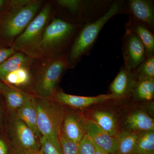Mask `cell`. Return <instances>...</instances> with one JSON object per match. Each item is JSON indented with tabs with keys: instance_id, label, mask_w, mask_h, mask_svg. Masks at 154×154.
<instances>
[{
	"instance_id": "cb8c5ba5",
	"label": "cell",
	"mask_w": 154,
	"mask_h": 154,
	"mask_svg": "<svg viewBox=\"0 0 154 154\" xmlns=\"http://www.w3.org/2000/svg\"><path fill=\"white\" fill-rule=\"evenodd\" d=\"M134 72L137 79H154V55L146 58Z\"/></svg>"
},
{
	"instance_id": "3957f363",
	"label": "cell",
	"mask_w": 154,
	"mask_h": 154,
	"mask_svg": "<svg viewBox=\"0 0 154 154\" xmlns=\"http://www.w3.org/2000/svg\"><path fill=\"white\" fill-rule=\"evenodd\" d=\"M48 4L43 7L24 31L16 38L13 48L19 50L30 58L41 53L40 45L45 25L50 14Z\"/></svg>"
},
{
	"instance_id": "277c9868",
	"label": "cell",
	"mask_w": 154,
	"mask_h": 154,
	"mask_svg": "<svg viewBox=\"0 0 154 154\" xmlns=\"http://www.w3.org/2000/svg\"><path fill=\"white\" fill-rule=\"evenodd\" d=\"M68 56L62 55L48 62L41 69L35 91L38 98L48 99L55 94L63 73L68 66Z\"/></svg>"
},
{
	"instance_id": "7c38bea8",
	"label": "cell",
	"mask_w": 154,
	"mask_h": 154,
	"mask_svg": "<svg viewBox=\"0 0 154 154\" xmlns=\"http://www.w3.org/2000/svg\"><path fill=\"white\" fill-rule=\"evenodd\" d=\"M137 80L134 69H128L123 64L110 84L111 94L120 99L125 97L131 93Z\"/></svg>"
},
{
	"instance_id": "9c48e42d",
	"label": "cell",
	"mask_w": 154,
	"mask_h": 154,
	"mask_svg": "<svg viewBox=\"0 0 154 154\" xmlns=\"http://www.w3.org/2000/svg\"><path fill=\"white\" fill-rule=\"evenodd\" d=\"M87 131L88 120L75 111H65L61 133L66 138L79 143Z\"/></svg>"
},
{
	"instance_id": "9a60e30c",
	"label": "cell",
	"mask_w": 154,
	"mask_h": 154,
	"mask_svg": "<svg viewBox=\"0 0 154 154\" xmlns=\"http://www.w3.org/2000/svg\"><path fill=\"white\" fill-rule=\"evenodd\" d=\"M17 111V116L34 133L38 139L42 137L37 127V114L34 98L28 96L26 101Z\"/></svg>"
},
{
	"instance_id": "d6a6232c",
	"label": "cell",
	"mask_w": 154,
	"mask_h": 154,
	"mask_svg": "<svg viewBox=\"0 0 154 154\" xmlns=\"http://www.w3.org/2000/svg\"><path fill=\"white\" fill-rule=\"evenodd\" d=\"M30 154H43L40 150H38V151L33 152L31 153Z\"/></svg>"
},
{
	"instance_id": "f1b7e54d",
	"label": "cell",
	"mask_w": 154,
	"mask_h": 154,
	"mask_svg": "<svg viewBox=\"0 0 154 154\" xmlns=\"http://www.w3.org/2000/svg\"><path fill=\"white\" fill-rule=\"evenodd\" d=\"M8 150L5 143L0 139V154H8Z\"/></svg>"
},
{
	"instance_id": "ba28073f",
	"label": "cell",
	"mask_w": 154,
	"mask_h": 154,
	"mask_svg": "<svg viewBox=\"0 0 154 154\" xmlns=\"http://www.w3.org/2000/svg\"><path fill=\"white\" fill-rule=\"evenodd\" d=\"M122 52L124 65L131 69H134L146 58L144 46L137 36L126 30L122 37Z\"/></svg>"
},
{
	"instance_id": "d4e9b609",
	"label": "cell",
	"mask_w": 154,
	"mask_h": 154,
	"mask_svg": "<svg viewBox=\"0 0 154 154\" xmlns=\"http://www.w3.org/2000/svg\"><path fill=\"white\" fill-rule=\"evenodd\" d=\"M40 151L43 154H63L62 149L57 147L42 136L39 140Z\"/></svg>"
},
{
	"instance_id": "2e32d148",
	"label": "cell",
	"mask_w": 154,
	"mask_h": 154,
	"mask_svg": "<svg viewBox=\"0 0 154 154\" xmlns=\"http://www.w3.org/2000/svg\"><path fill=\"white\" fill-rule=\"evenodd\" d=\"M125 125L131 131H146L154 130V121L147 113L137 110L127 117Z\"/></svg>"
},
{
	"instance_id": "8fae6325",
	"label": "cell",
	"mask_w": 154,
	"mask_h": 154,
	"mask_svg": "<svg viewBox=\"0 0 154 154\" xmlns=\"http://www.w3.org/2000/svg\"><path fill=\"white\" fill-rule=\"evenodd\" d=\"M128 15L154 32V2L150 0H129L127 3Z\"/></svg>"
},
{
	"instance_id": "7402d4cb",
	"label": "cell",
	"mask_w": 154,
	"mask_h": 154,
	"mask_svg": "<svg viewBox=\"0 0 154 154\" xmlns=\"http://www.w3.org/2000/svg\"><path fill=\"white\" fill-rule=\"evenodd\" d=\"M2 94L5 98L7 106L12 110H17L22 107L29 96L7 85Z\"/></svg>"
},
{
	"instance_id": "484cf974",
	"label": "cell",
	"mask_w": 154,
	"mask_h": 154,
	"mask_svg": "<svg viewBox=\"0 0 154 154\" xmlns=\"http://www.w3.org/2000/svg\"><path fill=\"white\" fill-rule=\"evenodd\" d=\"M60 141L63 154H79V143L68 140L60 133Z\"/></svg>"
},
{
	"instance_id": "30bf717a",
	"label": "cell",
	"mask_w": 154,
	"mask_h": 154,
	"mask_svg": "<svg viewBox=\"0 0 154 154\" xmlns=\"http://www.w3.org/2000/svg\"><path fill=\"white\" fill-rule=\"evenodd\" d=\"M53 97L54 101L61 105H67L77 109L85 108L109 100L120 99L111 94H102L96 96H82L70 95L62 91L55 92Z\"/></svg>"
},
{
	"instance_id": "f546056e",
	"label": "cell",
	"mask_w": 154,
	"mask_h": 154,
	"mask_svg": "<svg viewBox=\"0 0 154 154\" xmlns=\"http://www.w3.org/2000/svg\"><path fill=\"white\" fill-rule=\"evenodd\" d=\"M93 143H94V146H95V154H109L104 151L102 149L100 148L98 146H96L94 142Z\"/></svg>"
},
{
	"instance_id": "44dd1931",
	"label": "cell",
	"mask_w": 154,
	"mask_h": 154,
	"mask_svg": "<svg viewBox=\"0 0 154 154\" xmlns=\"http://www.w3.org/2000/svg\"><path fill=\"white\" fill-rule=\"evenodd\" d=\"M29 67L19 68L7 75L3 82L10 85L23 87L28 85L31 80V74Z\"/></svg>"
},
{
	"instance_id": "4316f807",
	"label": "cell",
	"mask_w": 154,
	"mask_h": 154,
	"mask_svg": "<svg viewBox=\"0 0 154 154\" xmlns=\"http://www.w3.org/2000/svg\"><path fill=\"white\" fill-rule=\"evenodd\" d=\"M79 154H95V146L93 141L86 134L79 143Z\"/></svg>"
},
{
	"instance_id": "6da1fadb",
	"label": "cell",
	"mask_w": 154,
	"mask_h": 154,
	"mask_svg": "<svg viewBox=\"0 0 154 154\" xmlns=\"http://www.w3.org/2000/svg\"><path fill=\"white\" fill-rule=\"evenodd\" d=\"M123 13L128 14L127 4L123 1H116L103 14L84 24L70 50L68 67H73L84 56L88 55L105 24L114 16Z\"/></svg>"
},
{
	"instance_id": "4dcf8cb0",
	"label": "cell",
	"mask_w": 154,
	"mask_h": 154,
	"mask_svg": "<svg viewBox=\"0 0 154 154\" xmlns=\"http://www.w3.org/2000/svg\"><path fill=\"white\" fill-rule=\"evenodd\" d=\"M6 86H7L6 85H5V84H3V83L0 82V93H2V94L4 89L6 88Z\"/></svg>"
},
{
	"instance_id": "52a82bcc",
	"label": "cell",
	"mask_w": 154,
	"mask_h": 154,
	"mask_svg": "<svg viewBox=\"0 0 154 154\" xmlns=\"http://www.w3.org/2000/svg\"><path fill=\"white\" fill-rule=\"evenodd\" d=\"M10 132L12 143L19 154H30L39 150L38 138L17 116L12 121Z\"/></svg>"
},
{
	"instance_id": "ffe728a7",
	"label": "cell",
	"mask_w": 154,
	"mask_h": 154,
	"mask_svg": "<svg viewBox=\"0 0 154 154\" xmlns=\"http://www.w3.org/2000/svg\"><path fill=\"white\" fill-rule=\"evenodd\" d=\"M131 93L137 99L151 101L154 96V79H137Z\"/></svg>"
},
{
	"instance_id": "603a6c76",
	"label": "cell",
	"mask_w": 154,
	"mask_h": 154,
	"mask_svg": "<svg viewBox=\"0 0 154 154\" xmlns=\"http://www.w3.org/2000/svg\"><path fill=\"white\" fill-rule=\"evenodd\" d=\"M154 131L140 133L134 154H154Z\"/></svg>"
},
{
	"instance_id": "ac0fdd59",
	"label": "cell",
	"mask_w": 154,
	"mask_h": 154,
	"mask_svg": "<svg viewBox=\"0 0 154 154\" xmlns=\"http://www.w3.org/2000/svg\"><path fill=\"white\" fill-rule=\"evenodd\" d=\"M92 117L91 120L111 136L115 137L118 134L117 121L112 113L105 110H96Z\"/></svg>"
},
{
	"instance_id": "d6986e66",
	"label": "cell",
	"mask_w": 154,
	"mask_h": 154,
	"mask_svg": "<svg viewBox=\"0 0 154 154\" xmlns=\"http://www.w3.org/2000/svg\"><path fill=\"white\" fill-rule=\"evenodd\" d=\"M139 134L132 131H124L115 137L117 145L116 154H134Z\"/></svg>"
},
{
	"instance_id": "4fadbf2b",
	"label": "cell",
	"mask_w": 154,
	"mask_h": 154,
	"mask_svg": "<svg viewBox=\"0 0 154 154\" xmlns=\"http://www.w3.org/2000/svg\"><path fill=\"white\" fill-rule=\"evenodd\" d=\"M87 134L96 146L109 154H116L117 145L115 137L101 129L93 120H88Z\"/></svg>"
},
{
	"instance_id": "e0dca14e",
	"label": "cell",
	"mask_w": 154,
	"mask_h": 154,
	"mask_svg": "<svg viewBox=\"0 0 154 154\" xmlns=\"http://www.w3.org/2000/svg\"><path fill=\"white\" fill-rule=\"evenodd\" d=\"M31 63V58L22 52L16 53L0 64V79L4 81L11 72L22 67H29Z\"/></svg>"
},
{
	"instance_id": "5b68a950",
	"label": "cell",
	"mask_w": 154,
	"mask_h": 154,
	"mask_svg": "<svg viewBox=\"0 0 154 154\" xmlns=\"http://www.w3.org/2000/svg\"><path fill=\"white\" fill-rule=\"evenodd\" d=\"M41 4V1H30L22 7H11V13L3 24L5 35L12 39L21 34L35 18Z\"/></svg>"
},
{
	"instance_id": "1f68e13d",
	"label": "cell",
	"mask_w": 154,
	"mask_h": 154,
	"mask_svg": "<svg viewBox=\"0 0 154 154\" xmlns=\"http://www.w3.org/2000/svg\"><path fill=\"white\" fill-rule=\"evenodd\" d=\"M6 1H3V0H0V9L2 8L4 6L5 4Z\"/></svg>"
},
{
	"instance_id": "83f0119b",
	"label": "cell",
	"mask_w": 154,
	"mask_h": 154,
	"mask_svg": "<svg viewBox=\"0 0 154 154\" xmlns=\"http://www.w3.org/2000/svg\"><path fill=\"white\" fill-rule=\"evenodd\" d=\"M14 48H0V64L15 53Z\"/></svg>"
},
{
	"instance_id": "836d02e7",
	"label": "cell",
	"mask_w": 154,
	"mask_h": 154,
	"mask_svg": "<svg viewBox=\"0 0 154 154\" xmlns=\"http://www.w3.org/2000/svg\"><path fill=\"white\" fill-rule=\"evenodd\" d=\"M0 113H1V111H0Z\"/></svg>"
},
{
	"instance_id": "7a4b0ae2",
	"label": "cell",
	"mask_w": 154,
	"mask_h": 154,
	"mask_svg": "<svg viewBox=\"0 0 154 154\" xmlns=\"http://www.w3.org/2000/svg\"><path fill=\"white\" fill-rule=\"evenodd\" d=\"M37 127L42 136L62 148L60 141L65 110L63 105L48 99L34 98Z\"/></svg>"
},
{
	"instance_id": "8992f818",
	"label": "cell",
	"mask_w": 154,
	"mask_h": 154,
	"mask_svg": "<svg viewBox=\"0 0 154 154\" xmlns=\"http://www.w3.org/2000/svg\"><path fill=\"white\" fill-rule=\"evenodd\" d=\"M76 26L70 22L55 18L45 28L41 43V53L64 47L74 33Z\"/></svg>"
},
{
	"instance_id": "5bb4252c",
	"label": "cell",
	"mask_w": 154,
	"mask_h": 154,
	"mask_svg": "<svg viewBox=\"0 0 154 154\" xmlns=\"http://www.w3.org/2000/svg\"><path fill=\"white\" fill-rule=\"evenodd\" d=\"M125 24V29L134 33L145 48L146 58L154 55V35L145 25L136 20L131 15Z\"/></svg>"
}]
</instances>
